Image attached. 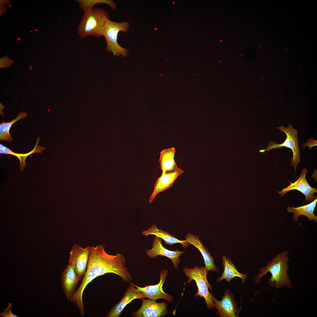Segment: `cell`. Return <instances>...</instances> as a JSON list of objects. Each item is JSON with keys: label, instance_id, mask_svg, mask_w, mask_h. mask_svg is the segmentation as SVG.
<instances>
[{"label": "cell", "instance_id": "1", "mask_svg": "<svg viewBox=\"0 0 317 317\" xmlns=\"http://www.w3.org/2000/svg\"><path fill=\"white\" fill-rule=\"evenodd\" d=\"M90 254L85 275L69 301L78 308L82 316L84 315L82 299L84 291L87 285L97 277L108 273L120 276L124 281L130 282L132 277L126 267V259L122 254H109L104 246L99 245L90 246Z\"/></svg>", "mask_w": 317, "mask_h": 317}, {"label": "cell", "instance_id": "2", "mask_svg": "<svg viewBox=\"0 0 317 317\" xmlns=\"http://www.w3.org/2000/svg\"><path fill=\"white\" fill-rule=\"evenodd\" d=\"M288 252L284 251L279 253L268 262L266 266L261 267L259 272L255 277V284H259L263 276L269 273L267 284L271 287H275L276 289L286 286L292 289L291 281L288 274L289 266Z\"/></svg>", "mask_w": 317, "mask_h": 317}, {"label": "cell", "instance_id": "3", "mask_svg": "<svg viewBox=\"0 0 317 317\" xmlns=\"http://www.w3.org/2000/svg\"><path fill=\"white\" fill-rule=\"evenodd\" d=\"M109 19L108 12L101 8L96 7L84 11L77 29V33L82 39L89 36H102L104 25Z\"/></svg>", "mask_w": 317, "mask_h": 317}, {"label": "cell", "instance_id": "4", "mask_svg": "<svg viewBox=\"0 0 317 317\" xmlns=\"http://www.w3.org/2000/svg\"><path fill=\"white\" fill-rule=\"evenodd\" d=\"M129 25V23L127 22H116L110 19L106 21L103 27L102 36L106 40L107 52H112L115 56L121 55L124 57L128 55V50L118 44L117 37L120 31L126 33Z\"/></svg>", "mask_w": 317, "mask_h": 317}, {"label": "cell", "instance_id": "5", "mask_svg": "<svg viewBox=\"0 0 317 317\" xmlns=\"http://www.w3.org/2000/svg\"><path fill=\"white\" fill-rule=\"evenodd\" d=\"M183 272L188 279L186 282L190 283L193 280L195 281L198 287V292L195 296H198L203 298L205 301L207 308L213 309L214 307V303L212 299L211 292L209 289L212 291V286L208 282L207 279L208 270L204 267H199L196 266L193 268H184Z\"/></svg>", "mask_w": 317, "mask_h": 317}, {"label": "cell", "instance_id": "6", "mask_svg": "<svg viewBox=\"0 0 317 317\" xmlns=\"http://www.w3.org/2000/svg\"><path fill=\"white\" fill-rule=\"evenodd\" d=\"M277 128L281 132L284 133L286 138L282 143L279 144L276 142L271 141L265 149L260 150L261 153L265 151H269L272 149H279L283 147L289 148L293 153V157L291 160V165L292 166L296 171L298 163L301 162L300 154L299 142L298 140V131L291 124H289L287 127L283 126L277 127Z\"/></svg>", "mask_w": 317, "mask_h": 317}, {"label": "cell", "instance_id": "7", "mask_svg": "<svg viewBox=\"0 0 317 317\" xmlns=\"http://www.w3.org/2000/svg\"><path fill=\"white\" fill-rule=\"evenodd\" d=\"M90 246L85 248L75 244L70 252L68 263L74 268L80 281H82L86 272L90 249Z\"/></svg>", "mask_w": 317, "mask_h": 317}, {"label": "cell", "instance_id": "8", "mask_svg": "<svg viewBox=\"0 0 317 317\" xmlns=\"http://www.w3.org/2000/svg\"><path fill=\"white\" fill-rule=\"evenodd\" d=\"M211 294L214 307L217 310L216 314L221 317L238 316L242 308L238 307L234 295L230 290H225L221 301L216 299L211 293Z\"/></svg>", "mask_w": 317, "mask_h": 317}, {"label": "cell", "instance_id": "9", "mask_svg": "<svg viewBox=\"0 0 317 317\" xmlns=\"http://www.w3.org/2000/svg\"><path fill=\"white\" fill-rule=\"evenodd\" d=\"M141 307L131 314L135 317H161L169 313L167 304L164 301L157 303L156 301L149 299H141Z\"/></svg>", "mask_w": 317, "mask_h": 317}, {"label": "cell", "instance_id": "10", "mask_svg": "<svg viewBox=\"0 0 317 317\" xmlns=\"http://www.w3.org/2000/svg\"><path fill=\"white\" fill-rule=\"evenodd\" d=\"M168 273V270L165 269H163L161 271L160 273V281L157 284L147 286L144 287H139L135 284L134 286L138 291L143 294L145 298L155 301L163 299L172 302L173 297L171 295L165 292L162 289V286Z\"/></svg>", "mask_w": 317, "mask_h": 317}, {"label": "cell", "instance_id": "11", "mask_svg": "<svg viewBox=\"0 0 317 317\" xmlns=\"http://www.w3.org/2000/svg\"><path fill=\"white\" fill-rule=\"evenodd\" d=\"M308 172L307 169H303L298 180L294 183L290 182V184L288 186L281 191H278V193L282 196L288 191L296 190L304 195L306 197L305 202L310 201L316 199V196L314 194L317 192V189L311 186L306 178V176Z\"/></svg>", "mask_w": 317, "mask_h": 317}, {"label": "cell", "instance_id": "12", "mask_svg": "<svg viewBox=\"0 0 317 317\" xmlns=\"http://www.w3.org/2000/svg\"><path fill=\"white\" fill-rule=\"evenodd\" d=\"M152 246L151 249L146 250V254L148 256L151 258H154L158 256L167 257L171 260L175 268L177 269L180 262L179 257L185 252V250L180 251L178 250H168L163 246L161 239L156 236L154 237Z\"/></svg>", "mask_w": 317, "mask_h": 317}, {"label": "cell", "instance_id": "13", "mask_svg": "<svg viewBox=\"0 0 317 317\" xmlns=\"http://www.w3.org/2000/svg\"><path fill=\"white\" fill-rule=\"evenodd\" d=\"M145 298L143 294L139 291L132 282H129V286L122 298L115 304L109 311L107 317H118L120 316L127 305L133 300L137 299Z\"/></svg>", "mask_w": 317, "mask_h": 317}, {"label": "cell", "instance_id": "14", "mask_svg": "<svg viewBox=\"0 0 317 317\" xmlns=\"http://www.w3.org/2000/svg\"><path fill=\"white\" fill-rule=\"evenodd\" d=\"M183 172V170L178 168L162 173L156 181L153 191L149 198V203H151L159 193L171 187L178 177Z\"/></svg>", "mask_w": 317, "mask_h": 317}, {"label": "cell", "instance_id": "15", "mask_svg": "<svg viewBox=\"0 0 317 317\" xmlns=\"http://www.w3.org/2000/svg\"><path fill=\"white\" fill-rule=\"evenodd\" d=\"M60 278L63 291L69 301L75 291L80 281L79 278L74 268L70 264L67 265L62 272Z\"/></svg>", "mask_w": 317, "mask_h": 317}, {"label": "cell", "instance_id": "16", "mask_svg": "<svg viewBox=\"0 0 317 317\" xmlns=\"http://www.w3.org/2000/svg\"><path fill=\"white\" fill-rule=\"evenodd\" d=\"M185 237V240L187 242L196 248L201 253L204 259L205 267L208 271L218 272L219 270L215 265L214 259L211 256L208 249L200 240L199 237L188 233L186 234Z\"/></svg>", "mask_w": 317, "mask_h": 317}, {"label": "cell", "instance_id": "17", "mask_svg": "<svg viewBox=\"0 0 317 317\" xmlns=\"http://www.w3.org/2000/svg\"><path fill=\"white\" fill-rule=\"evenodd\" d=\"M141 234L146 236L154 235L163 240L166 244L169 245H172L178 243L181 244L183 248H188L190 245L186 240H178L167 232L158 229L156 224L153 225L147 230L143 231Z\"/></svg>", "mask_w": 317, "mask_h": 317}, {"label": "cell", "instance_id": "18", "mask_svg": "<svg viewBox=\"0 0 317 317\" xmlns=\"http://www.w3.org/2000/svg\"><path fill=\"white\" fill-rule=\"evenodd\" d=\"M222 258L224 270L221 276L217 278L216 282H219L225 279L229 282L235 277H237L240 278L243 283H244L245 280L247 279L246 275L239 272L233 262L225 256L223 255Z\"/></svg>", "mask_w": 317, "mask_h": 317}, {"label": "cell", "instance_id": "19", "mask_svg": "<svg viewBox=\"0 0 317 317\" xmlns=\"http://www.w3.org/2000/svg\"><path fill=\"white\" fill-rule=\"evenodd\" d=\"M317 198L311 203L303 206L296 207L288 206L287 210L288 212L293 213V219L297 222L298 217L301 215L306 217L309 220H314L317 222V216L314 213L316 207Z\"/></svg>", "mask_w": 317, "mask_h": 317}, {"label": "cell", "instance_id": "20", "mask_svg": "<svg viewBox=\"0 0 317 317\" xmlns=\"http://www.w3.org/2000/svg\"><path fill=\"white\" fill-rule=\"evenodd\" d=\"M175 149L173 147L164 149L161 152L159 162L162 173L177 168L174 157Z\"/></svg>", "mask_w": 317, "mask_h": 317}, {"label": "cell", "instance_id": "21", "mask_svg": "<svg viewBox=\"0 0 317 317\" xmlns=\"http://www.w3.org/2000/svg\"><path fill=\"white\" fill-rule=\"evenodd\" d=\"M39 138L37 139V141L33 149L30 152L26 154H18L13 152L11 150L4 145L0 144V153L6 154H10L16 156L20 161V170L23 171L26 165L25 162L26 157L31 154L36 153H42V151L45 149L44 147L38 145Z\"/></svg>", "mask_w": 317, "mask_h": 317}, {"label": "cell", "instance_id": "22", "mask_svg": "<svg viewBox=\"0 0 317 317\" xmlns=\"http://www.w3.org/2000/svg\"><path fill=\"white\" fill-rule=\"evenodd\" d=\"M27 116V114L23 112H21L14 119L9 122H2L0 124V140L6 141H12L13 139L10 134L9 131L12 124L18 120L26 118Z\"/></svg>", "mask_w": 317, "mask_h": 317}, {"label": "cell", "instance_id": "23", "mask_svg": "<svg viewBox=\"0 0 317 317\" xmlns=\"http://www.w3.org/2000/svg\"><path fill=\"white\" fill-rule=\"evenodd\" d=\"M80 8L84 11L92 9L95 5L104 4L109 5L112 9L115 10L117 7L116 4L111 0H76Z\"/></svg>", "mask_w": 317, "mask_h": 317}, {"label": "cell", "instance_id": "24", "mask_svg": "<svg viewBox=\"0 0 317 317\" xmlns=\"http://www.w3.org/2000/svg\"><path fill=\"white\" fill-rule=\"evenodd\" d=\"M12 304L11 303H8L7 307L3 309V311L0 314V317H18L15 315L14 314L11 312Z\"/></svg>", "mask_w": 317, "mask_h": 317}, {"label": "cell", "instance_id": "25", "mask_svg": "<svg viewBox=\"0 0 317 317\" xmlns=\"http://www.w3.org/2000/svg\"><path fill=\"white\" fill-rule=\"evenodd\" d=\"M317 146V141H315L312 139H310L305 144H303V148L306 146H308L309 149H311L313 147Z\"/></svg>", "mask_w": 317, "mask_h": 317}, {"label": "cell", "instance_id": "26", "mask_svg": "<svg viewBox=\"0 0 317 317\" xmlns=\"http://www.w3.org/2000/svg\"><path fill=\"white\" fill-rule=\"evenodd\" d=\"M20 39V38H18V41H19V40Z\"/></svg>", "mask_w": 317, "mask_h": 317}, {"label": "cell", "instance_id": "27", "mask_svg": "<svg viewBox=\"0 0 317 317\" xmlns=\"http://www.w3.org/2000/svg\"><path fill=\"white\" fill-rule=\"evenodd\" d=\"M37 30H36V31H37Z\"/></svg>", "mask_w": 317, "mask_h": 317}]
</instances>
